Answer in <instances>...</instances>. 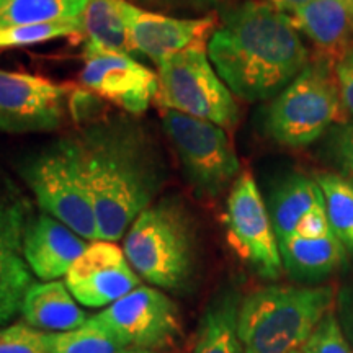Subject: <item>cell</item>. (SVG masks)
Here are the masks:
<instances>
[{
    "instance_id": "cell-1",
    "label": "cell",
    "mask_w": 353,
    "mask_h": 353,
    "mask_svg": "<svg viewBox=\"0 0 353 353\" xmlns=\"http://www.w3.org/2000/svg\"><path fill=\"white\" fill-rule=\"evenodd\" d=\"M85 172L100 241L117 242L167 182L152 132L130 117L95 118L70 136Z\"/></svg>"
},
{
    "instance_id": "cell-2",
    "label": "cell",
    "mask_w": 353,
    "mask_h": 353,
    "mask_svg": "<svg viewBox=\"0 0 353 353\" xmlns=\"http://www.w3.org/2000/svg\"><path fill=\"white\" fill-rule=\"evenodd\" d=\"M206 52L221 81L247 101L276 97L309 64L288 13L257 0L221 13Z\"/></svg>"
},
{
    "instance_id": "cell-3",
    "label": "cell",
    "mask_w": 353,
    "mask_h": 353,
    "mask_svg": "<svg viewBox=\"0 0 353 353\" xmlns=\"http://www.w3.org/2000/svg\"><path fill=\"white\" fill-rule=\"evenodd\" d=\"M332 286H265L242 298L237 332L244 353H296L327 312Z\"/></svg>"
},
{
    "instance_id": "cell-4",
    "label": "cell",
    "mask_w": 353,
    "mask_h": 353,
    "mask_svg": "<svg viewBox=\"0 0 353 353\" xmlns=\"http://www.w3.org/2000/svg\"><path fill=\"white\" fill-rule=\"evenodd\" d=\"M123 250L132 270L151 285L172 291L187 286L196 247L183 201L169 196L148 206L128 229Z\"/></svg>"
},
{
    "instance_id": "cell-5",
    "label": "cell",
    "mask_w": 353,
    "mask_h": 353,
    "mask_svg": "<svg viewBox=\"0 0 353 353\" xmlns=\"http://www.w3.org/2000/svg\"><path fill=\"white\" fill-rule=\"evenodd\" d=\"M20 175L43 213L61 221L88 242L100 241L94 200L70 136L26 157Z\"/></svg>"
},
{
    "instance_id": "cell-6",
    "label": "cell",
    "mask_w": 353,
    "mask_h": 353,
    "mask_svg": "<svg viewBox=\"0 0 353 353\" xmlns=\"http://www.w3.org/2000/svg\"><path fill=\"white\" fill-rule=\"evenodd\" d=\"M347 121L335 69L316 59L309 61L303 72L273 99L265 128L275 143L304 148L314 143L330 125Z\"/></svg>"
},
{
    "instance_id": "cell-7",
    "label": "cell",
    "mask_w": 353,
    "mask_h": 353,
    "mask_svg": "<svg viewBox=\"0 0 353 353\" xmlns=\"http://www.w3.org/2000/svg\"><path fill=\"white\" fill-rule=\"evenodd\" d=\"M157 65L156 103L188 117L232 130L239 121L234 94L221 81L206 48H190L165 57Z\"/></svg>"
},
{
    "instance_id": "cell-8",
    "label": "cell",
    "mask_w": 353,
    "mask_h": 353,
    "mask_svg": "<svg viewBox=\"0 0 353 353\" xmlns=\"http://www.w3.org/2000/svg\"><path fill=\"white\" fill-rule=\"evenodd\" d=\"M162 126L196 195L214 198L232 187L241 164L226 130L172 110H162Z\"/></svg>"
},
{
    "instance_id": "cell-9",
    "label": "cell",
    "mask_w": 353,
    "mask_h": 353,
    "mask_svg": "<svg viewBox=\"0 0 353 353\" xmlns=\"http://www.w3.org/2000/svg\"><path fill=\"white\" fill-rule=\"evenodd\" d=\"M228 242L237 257L263 278H278L283 270L280 245L270 211L265 205L252 172L242 170L232 183L224 211Z\"/></svg>"
},
{
    "instance_id": "cell-10",
    "label": "cell",
    "mask_w": 353,
    "mask_h": 353,
    "mask_svg": "<svg viewBox=\"0 0 353 353\" xmlns=\"http://www.w3.org/2000/svg\"><path fill=\"white\" fill-rule=\"evenodd\" d=\"M65 83L28 72L0 69V132H51L69 110Z\"/></svg>"
},
{
    "instance_id": "cell-11",
    "label": "cell",
    "mask_w": 353,
    "mask_h": 353,
    "mask_svg": "<svg viewBox=\"0 0 353 353\" xmlns=\"http://www.w3.org/2000/svg\"><path fill=\"white\" fill-rule=\"evenodd\" d=\"M128 348L169 347L180 330L179 309L159 288L138 286L95 314Z\"/></svg>"
},
{
    "instance_id": "cell-12",
    "label": "cell",
    "mask_w": 353,
    "mask_h": 353,
    "mask_svg": "<svg viewBox=\"0 0 353 353\" xmlns=\"http://www.w3.org/2000/svg\"><path fill=\"white\" fill-rule=\"evenodd\" d=\"M128 30V38L136 54L159 64L165 57L190 48H206L218 26V13L180 19L144 10L126 0H114Z\"/></svg>"
},
{
    "instance_id": "cell-13",
    "label": "cell",
    "mask_w": 353,
    "mask_h": 353,
    "mask_svg": "<svg viewBox=\"0 0 353 353\" xmlns=\"http://www.w3.org/2000/svg\"><path fill=\"white\" fill-rule=\"evenodd\" d=\"M30 223V203L19 187L0 175V325L20 312L33 285V273L23 254V239Z\"/></svg>"
},
{
    "instance_id": "cell-14",
    "label": "cell",
    "mask_w": 353,
    "mask_h": 353,
    "mask_svg": "<svg viewBox=\"0 0 353 353\" xmlns=\"http://www.w3.org/2000/svg\"><path fill=\"white\" fill-rule=\"evenodd\" d=\"M83 90L112 101L131 114H141L149 108L157 94V72L145 68L136 57L83 48L81 70Z\"/></svg>"
},
{
    "instance_id": "cell-15",
    "label": "cell",
    "mask_w": 353,
    "mask_h": 353,
    "mask_svg": "<svg viewBox=\"0 0 353 353\" xmlns=\"http://www.w3.org/2000/svg\"><path fill=\"white\" fill-rule=\"evenodd\" d=\"M64 283L77 303L87 307L110 306L141 286L139 275L114 242L94 241L79 257Z\"/></svg>"
},
{
    "instance_id": "cell-16",
    "label": "cell",
    "mask_w": 353,
    "mask_h": 353,
    "mask_svg": "<svg viewBox=\"0 0 353 353\" xmlns=\"http://www.w3.org/2000/svg\"><path fill=\"white\" fill-rule=\"evenodd\" d=\"M88 247V241L46 213L30 219L25 231L23 254L30 270L41 281L68 275L72 263Z\"/></svg>"
},
{
    "instance_id": "cell-17",
    "label": "cell",
    "mask_w": 353,
    "mask_h": 353,
    "mask_svg": "<svg viewBox=\"0 0 353 353\" xmlns=\"http://www.w3.org/2000/svg\"><path fill=\"white\" fill-rule=\"evenodd\" d=\"M290 19L316 48V59L330 68L353 50V0H311Z\"/></svg>"
},
{
    "instance_id": "cell-18",
    "label": "cell",
    "mask_w": 353,
    "mask_h": 353,
    "mask_svg": "<svg viewBox=\"0 0 353 353\" xmlns=\"http://www.w3.org/2000/svg\"><path fill=\"white\" fill-rule=\"evenodd\" d=\"M20 312L26 324L43 332H68L81 327L88 319L61 280L33 281L26 291Z\"/></svg>"
},
{
    "instance_id": "cell-19",
    "label": "cell",
    "mask_w": 353,
    "mask_h": 353,
    "mask_svg": "<svg viewBox=\"0 0 353 353\" xmlns=\"http://www.w3.org/2000/svg\"><path fill=\"white\" fill-rule=\"evenodd\" d=\"M278 245L285 270L296 280H321L345 262V247L334 232L316 239L293 236Z\"/></svg>"
},
{
    "instance_id": "cell-20",
    "label": "cell",
    "mask_w": 353,
    "mask_h": 353,
    "mask_svg": "<svg viewBox=\"0 0 353 353\" xmlns=\"http://www.w3.org/2000/svg\"><path fill=\"white\" fill-rule=\"evenodd\" d=\"M322 206H325L324 195L314 179L296 174L278 185L268 210L278 244L293 237L299 224Z\"/></svg>"
},
{
    "instance_id": "cell-21",
    "label": "cell",
    "mask_w": 353,
    "mask_h": 353,
    "mask_svg": "<svg viewBox=\"0 0 353 353\" xmlns=\"http://www.w3.org/2000/svg\"><path fill=\"white\" fill-rule=\"evenodd\" d=\"M241 296L236 290H224L203 312L192 353H244L237 322Z\"/></svg>"
},
{
    "instance_id": "cell-22",
    "label": "cell",
    "mask_w": 353,
    "mask_h": 353,
    "mask_svg": "<svg viewBox=\"0 0 353 353\" xmlns=\"http://www.w3.org/2000/svg\"><path fill=\"white\" fill-rule=\"evenodd\" d=\"M85 46L136 57L114 0H90L82 13Z\"/></svg>"
},
{
    "instance_id": "cell-23",
    "label": "cell",
    "mask_w": 353,
    "mask_h": 353,
    "mask_svg": "<svg viewBox=\"0 0 353 353\" xmlns=\"http://www.w3.org/2000/svg\"><path fill=\"white\" fill-rule=\"evenodd\" d=\"M90 0H0V28L79 21Z\"/></svg>"
},
{
    "instance_id": "cell-24",
    "label": "cell",
    "mask_w": 353,
    "mask_h": 353,
    "mask_svg": "<svg viewBox=\"0 0 353 353\" xmlns=\"http://www.w3.org/2000/svg\"><path fill=\"white\" fill-rule=\"evenodd\" d=\"M43 339L48 353H121L128 348L95 316L68 332H44Z\"/></svg>"
},
{
    "instance_id": "cell-25",
    "label": "cell",
    "mask_w": 353,
    "mask_h": 353,
    "mask_svg": "<svg viewBox=\"0 0 353 353\" xmlns=\"http://www.w3.org/2000/svg\"><path fill=\"white\" fill-rule=\"evenodd\" d=\"M314 180L324 195L330 231L353 250V182L334 172H319Z\"/></svg>"
},
{
    "instance_id": "cell-26",
    "label": "cell",
    "mask_w": 353,
    "mask_h": 353,
    "mask_svg": "<svg viewBox=\"0 0 353 353\" xmlns=\"http://www.w3.org/2000/svg\"><path fill=\"white\" fill-rule=\"evenodd\" d=\"M82 20L59 21V23L6 26L0 28V51L19 50L43 44L59 38H82Z\"/></svg>"
},
{
    "instance_id": "cell-27",
    "label": "cell",
    "mask_w": 353,
    "mask_h": 353,
    "mask_svg": "<svg viewBox=\"0 0 353 353\" xmlns=\"http://www.w3.org/2000/svg\"><path fill=\"white\" fill-rule=\"evenodd\" d=\"M303 353H353V347L348 343L342 332L337 316L332 311L327 312L301 348Z\"/></svg>"
},
{
    "instance_id": "cell-28",
    "label": "cell",
    "mask_w": 353,
    "mask_h": 353,
    "mask_svg": "<svg viewBox=\"0 0 353 353\" xmlns=\"http://www.w3.org/2000/svg\"><path fill=\"white\" fill-rule=\"evenodd\" d=\"M43 335L25 321L0 327V353H48Z\"/></svg>"
},
{
    "instance_id": "cell-29",
    "label": "cell",
    "mask_w": 353,
    "mask_h": 353,
    "mask_svg": "<svg viewBox=\"0 0 353 353\" xmlns=\"http://www.w3.org/2000/svg\"><path fill=\"white\" fill-rule=\"evenodd\" d=\"M144 10L164 13L180 19H192L190 15H206L219 0H126Z\"/></svg>"
},
{
    "instance_id": "cell-30",
    "label": "cell",
    "mask_w": 353,
    "mask_h": 353,
    "mask_svg": "<svg viewBox=\"0 0 353 353\" xmlns=\"http://www.w3.org/2000/svg\"><path fill=\"white\" fill-rule=\"evenodd\" d=\"M334 152L339 165L345 172L348 180L353 182V121L339 125L334 134Z\"/></svg>"
},
{
    "instance_id": "cell-31",
    "label": "cell",
    "mask_w": 353,
    "mask_h": 353,
    "mask_svg": "<svg viewBox=\"0 0 353 353\" xmlns=\"http://www.w3.org/2000/svg\"><path fill=\"white\" fill-rule=\"evenodd\" d=\"M335 77L343 108L348 117H353V50L335 65Z\"/></svg>"
},
{
    "instance_id": "cell-32",
    "label": "cell",
    "mask_w": 353,
    "mask_h": 353,
    "mask_svg": "<svg viewBox=\"0 0 353 353\" xmlns=\"http://www.w3.org/2000/svg\"><path fill=\"white\" fill-rule=\"evenodd\" d=\"M342 332L347 337V341L353 347V296L341 299V317H339Z\"/></svg>"
},
{
    "instance_id": "cell-33",
    "label": "cell",
    "mask_w": 353,
    "mask_h": 353,
    "mask_svg": "<svg viewBox=\"0 0 353 353\" xmlns=\"http://www.w3.org/2000/svg\"><path fill=\"white\" fill-rule=\"evenodd\" d=\"M257 2L268 3V6L275 7L280 12H285L290 15V13L298 12L299 8L306 7L311 0H257Z\"/></svg>"
},
{
    "instance_id": "cell-34",
    "label": "cell",
    "mask_w": 353,
    "mask_h": 353,
    "mask_svg": "<svg viewBox=\"0 0 353 353\" xmlns=\"http://www.w3.org/2000/svg\"><path fill=\"white\" fill-rule=\"evenodd\" d=\"M121 353H159L156 350H145V348H125Z\"/></svg>"
},
{
    "instance_id": "cell-35",
    "label": "cell",
    "mask_w": 353,
    "mask_h": 353,
    "mask_svg": "<svg viewBox=\"0 0 353 353\" xmlns=\"http://www.w3.org/2000/svg\"><path fill=\"white\" fill-rule=\"evenodd\" d=\"M296 353H303V352H301V350H299V352H296Z\"/></svg>"
}]
</instances>
